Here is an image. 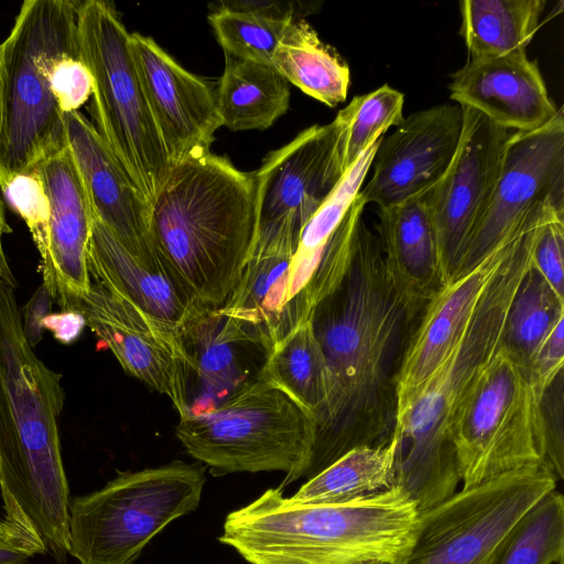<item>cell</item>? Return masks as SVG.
Wrapping results in <instances>:
<instances>
[{
	"mask_svg": "<svg viewBox=\"0 0 564 564\" xmlns=\"http://www.w3.org/2000/svg\"><path fill=\"white\" fill-rule=\"evenodd\" d=\"M316 419L278 387L258 377L213 410L180 417L175 434L213 476L280 470L283 489L312 462Z\"/></svg>",
	"mask_w": 564,
	"mask_h": 564,
	"instance_id": "obj_7",
	"label": "cell"
},
{
	"mask_svg": "<svg viewBox=\"0 0 564 564\" xmlns=\"http://www.w3.org/2000/svg\"><path fill=\"white\" fill-rule=\"evenodd\" d=\"M224 55L216 84L221 124L232 131L268 129L289 109V83L272 64Z\"/></svg>",
	"mask_w": 564,
	"mask_h": 564,
	"instance_id": "obj_26",
	"label": "cell"
},
{
	"mask_svg": "<svg viewBox=\"0 0 564 564\" xmlns=\"http://www.w3.org/2000/svg\"><path fill=\"white\" fill-rule=\"evenodd\" d=\"M205 482L200 464L182 460L120 473L70 501L68 554L79 564H132L152 538L198 507Z\"/></svg>",
	"mask_w": 564,
	"mask_h": 564,
	"instance_id": "obj_9",
	"label": "cell"
},
{
	"mask_svg": "<svg viewBox=\"0 0 564 564\" xmlns=\"http://www.w3.org/2000/svg\"><path fill=\"white\" fill-rule=\"evenodd\" d=\"M558 564H563V561H561Z\"/></svg>",
	"mask_w": 564,
	"mask_h": 564,
	"instance_id": "obj_47",
	"label": "cell"
},
{
	"mask_svg": "<svg viewBox=\"0 0 564 564\" xmlns=\"http://www.w3.org/2000/svg\"><path fill=\"white\" fill-rule=\"evenodd\" d=\"M72 0H26L0 44L3 113L0 188L67 147L63 112L52 88L56 63L77 53V10Z\"/></svg>",
	"mask_w": 564,
	"mask_h": 564,
	"instance_id": "obj_6",
	"label": "cell"
},
{
	"mask_svg": "<svg viewBox=\"0 0 564 564\" xmlns=\"http://www.w3.org/2000/svg\"><path fill=\"white\" fill-rule=\"evenodd\" d=\"M207 19L224 53L272 64L273 54L295 15L292 8H280L276 3L224 4Z\"/></svg>",
	"mask_w": 564,
	"mask_h": 564,
	"instance_id": "obj_33",
	"label": "cell"
},
{
	"mask_svg": "<svg viewBox=\"0 0 564 564\" xmlns=\"http://www.w3.org/2000/svg\"><path fill=\"white\" fill-rule=\"evenodd\" d=\"M414 322L387 279L378 237L362 219L346 278L313 316L328 398L306 479L355 447L389 442L397 375Z\"/></svg>",
	"mask_w": 564,
	"mask_h": 564,
	"instance_id": "obj_1",
	"label": "cell"
},
{
	"mask_svg": "<svg viewBox=\"0 0 564 564\" xmlns=\"http://www.w3.org/2000/svg\"><path fill=\"white\" fill-rule=\"evenodd\" d=\"M382 138L376 140L345 172L302 228L290 265L286 311L301 313L305 310L321 254L359 194Z\"/></svg>",
	"mask_w": 564,
	"mask_h": 564,
	"instance_id": "obj_27",
	"label": "cell"
},
{
	"mask_svg": "<svg viewBox=\"0 0 564 564\" xmlns=\"http://www.w3.org/2000/svg\"><path fill=\"white\" fill-rule=\"evenodd\" d=\"M63 122L94 217L134 257L165 267L152 240L150 206L95 124L79 111L63 113Z\"/></svg>",
	"mask_w": 564,
	"mask_h": 564,
	"instance_id": "obj_19",
	"label": "cell"
},
{
	"mask_svg": "<svg viewBox=\"0 0 564 564\" xmlns=\"http://www.w3.org/2000/svg\"><path fill=\"white\" fill-rule=\"evenodd\" d=\"M134 65L173 163L207 152L221 127L216 85L181 66L152 37L130 33Z\"/></svg>",
	"mask_w": 564,
	"mask_h": 564,
	"instance_id": "obj_16",
	"label": "cell"
},
{
	"mask_svg": "<svg viewBox=\"0 0 564 564\" xmlns=\"http://www.w3.org/2000/svg\"><path fill=\"white\" fill-rule=\"evenodd\" d=\"M536 239L506 258L487 285L463 337L393 426L392 487L425 511L455 494L460 473L452 441L457 410L474 380L494 356L513 293L532 262Z\"/></svg>",
	"mask_w": 564,
	"mask_h": 564,
	"instance_id": "obj_5",
	"label": "cell"
},
{
	"mask_svg": "<svg viewBox=\"0 0 564 564\" xmlns=\"http://www.w3.org/2000/svg\"><path fill=\"white\" fill-rule=\"evenodd\" d=\"M35 554L36 550L20 538L0 540V564H23Z\"/></svg>",
	"mask_w": 564,
	"mask_h": 564,
	"instance_id": "obj_42",
	"label": "cell"
},
{
	"mask_svg": "<svg viewBox=\"0 0 564 564\" xmlns=\"http://www.w3.org/2000/svg\"><path fill=\"white\" fill-rule=\"evenodd\" d=\"M545 0H464L463 36L470 59L527 51L540 26Z\"/></svg>",
	"mask_w": 564,
	"mask_h": 564,
	"instance_id": "obj_30",
	"label": "cell"
},
{
	"mask_svg": "<svg viewBox=\"0 0 564 564\" xmlns=\"http://www.w3.org/2000/svg\"><path fill=\"white\" fill-rule=\"evenodd\" d=\"M76 311L127 373L166 395L180 417L188 414L192 362L180 328L149 315L94 280Z\"/></svg>",
	"mask_w": 564,
	"mask_h": 564,
	"instance_id": "obj_14",
	"label": "cell"
},
{
	"mask_svg": "<svg viewBox=\"0 0 564 564\" xmlns=\"http://www.w3.org/2000/svg\"><path fill=\"white\" fill-rule=\"evenodd\" d=\"M1 189L10 206L25 221L39 253H42L46 242L50 205L36 167L14 175Z\"/></svg>",
	"mask_w": 564,
	"mask_h": 564,
	"instance_id": "obj_36",
	"label": "cell"
},
{
	"mask_svg": "<svg viewBox=\"0 0 564 564\" xmlns=\"http://www.w3.org/2000/svg\"><path fill=\"white\" fill-rule=\"evenodd\" d=\"M192 362L188 414L218 406L258 379L269 347L219 308L200 307L181 327Z\"/></svg>",
	"mask_w": 564,
	"mask_h": 564,
	"instance_id": "obj_20",
	"label": "cell"
},
{
	"mask_svg": "<svg viewBox=\"0 0 564 564\" xmlns=\"http://www.w3.org/2000/svg\"><path fill=\"white\" fill-rule=\"evenodd\" d=\"M52 88L63 113L78 111L93 95V78L78 56H67L54 66Z\"/></svg>",
	"mask_w": 564,
	"mask_h": 564,
	"instance_id": "obj_38",
	"label": "cell"
},
{
	"mask_svg": "<svg viewBox=\"0 0 564 564\" xmlns=\"http://www.w3.org/2000/svg\"><path fill=\"white\" fill-rule=\"evenodd\" d=\"M543 398L529 372L499 344L462 401L452 441L463 488L544 465Z\"/></svg>",
	"mask_w": 564,
	"mask_h": 564,
	"instance_id": "obj_10",
	"label": "cell"
},
{
	"mask_svg": "<svg viewBox=\"0 0 564 564\" xmlns=\"http://www.w3.org/2000/svg\"><path fill=\"white\" fill-rule=\"evenodd\" d=\"M562 319L564 297L531 262L509 304L500 346L529 372L539 348Z\"/></svg>",
	"mask_w": 564,
	"mask_h": 564,
	"instance_id": "obj_32",
	"label": "cell"
},
{
	"mask_svg": "<svg viewBox=\"0 0 564 564\" xmlns=\"http://www.w3.org/2000/svg\"><path fill=\"white\" fill-rule=\"evenodd\" d=\"M419 514L398 487L333 505L299 503L271 488L230 512L218 540L250 564H400Z\"/></svg>",
	"mask_w": 564,
	"mask_h": 564,
	"instance_id": "obj_4",
	"label": "cell"
},
{
	"mask_svg": "<svg viewBox=\"0 0 564 564\" xmlns=\"http://www.w3.org/2000/svg\"><path fill=\"white\" fill-rule=\"evenodd\" d=\"M53 297L42 283L24 306L23 332L29 345L34 348L42 339L44 322L52 313Z\"/></svg>",
	"mask_w": 564,
	"mask_h": 564,
	"instance_id": "obj_40",
	"label": "cell"
},
{
	"mask_svg": "<svg viewBox=\"0 0 564 564\" xmlns=\"http://www.w3.org/2000/svg\"><path fill=\"white\" fill-rule=\"evenodd\" d=\"M256 172L210 151L172 164L150 207L155 250L196 303L221 307L237 286L259 224Z\"/></svg>",
	"mask_w": 564,
	"mask_h": 564,
	"instance_id": "obj_3",
	"label": "cell"
},
{
	"mask_svg": "<svg viewBox=\"0 0 564 564\" xmlns=\"http://www.w3.org/2000/svg\"><path fill=\"white\" fill-rule=\"evenodd\" d=\"M301 229L291 217L258 226L241 278L219 310L257 333L269 349L284 335L289 273Z\"/></svg>",
	"mask_w": 564,
	"mask_h": 564,
	"instance_id": "obj_24",
	"label": "cell"
},
{
	"mask_svg": "<svg viewBox=\"0 0 564 564\" xmlns=\"http://www.w3.org/2000/svg\"><path fill=\"white\" fill-rule=\"evenodd\" d=\"M12 229L7 223L4 215V206L0 198V279L8 282L14 289L18 286V281L15 280L10 265L8 263L7 257L3 250V236L11 232Z\"/></svg>",
	"mask_w": 564,
	"mask_h": 564,
	"instance_id": "obj_43",
	"label": "cell"
},
{
	"mask_svg": "<svg viewBox=\"0 0 564 564\" xmlns=\"http://www.w3.org/2000/svg\"><path fill=\"white\" fill-rule=\"evenodd\" d=\"M77 53L93 78L95 127L151 207L172 162L134 65L130 33L110 3L80 2Z\"/></svg>",
	"mask_w": 564,
	"mask_h": 564,
	"instance_id": "obj_8",
	"label": "cell"
},
{
	"mask_svg": "<svg viewBox=\"0 0 564 564\" xmlns=\"http://www.w3.org/2000/svg\"><path fill=\"white\" fill-rule=\"evenodd\" d=\"M530 238L499 249L466 274L445 284L427 302L406 341L398 370L395 421L410 409L429 380L455 349L470 324L487 285L506 258Z\"/></svg>",
	"mask_w": 564,
	"mask_h": 564,
	"instance_id": "obj_18",
	"label": "cell"
},
{
	"mask_svg": "<svg viewBox=\"0 0 564 564\" xmlns=\"http://www.w3.org/2000/svg\"><path fill=\"white\" fill-rule=\"evenodd\" d=\"M393 447H355L321 470L290 497L304 505L343 503L392 487Z\"/></svg>",
	"mask_w": 564,
	"mask_h": 564,
	"instance_id": "obj_31",
	"label": "cell"
},
{
	"mask_svg": "<svg viewBox=\"0 0 564 564\" xmlns=\"http://www.w3.org/2000/svg\"><path fill=\"white\" fill-rule=\"evenodd\" d=\"M364 564H399V563H392V562H387V561H371V562H367Z\"/></svg>",
	"mask_w": 564,
	"mask_h": 564,
	"instance_id": "obj_46",
	"label": "cell"
},
{
	"mask_svg": "<svg viewBox=\"0 0 564 564\" xmlns=\"http://www.w3.org/2000/svg\"><path fill=\"white\" fill-rule=\"evenodd\" d=\"M378 212L387 279L409 318L416 321L444 286L429 192Z\"/></svg>",
	"mask_w": 564,
	"mask_h": 564,
	"instance_id": "obj_23",
	"label": "cell"
},
{
	"mask_svg": "<svg viewBox=\"0 0 564 564\" xmlns=\"http://www.w3.org/2000/svg\"><path fill=\"white\" fill-rule=\"evenodd\" d=\"M85 326V319L77 311L52 312L44 322V329L63 344L75 341Z\"/></svg>",
	"mask_w": 564,
	"mask_h": 564,
	"instance_id": "obj_41",
	"label": "cell"
},
{
	"mask_svg": "<svg viewBox=\"0 0 564 564\" xmlns=\"http://www.w3.org/2000/svg\"><path fill=\"white\" fill-rule=\"evenodd\" d=\"M563 250L564 208H558L551 213L539 234L532 253V265L564 297Z\"/></svg>",
	"mask_w": 564,
	"mask_h": 564,
	"instance_id": "obj_37",
	"label": "cell"
},
{
	"mask_svg": "<svg viewBox=\"0 0 564 564\" xmlns=\"http://www.w3.org/2000/svg\"><path fill=\"white\" fill-rule=\"evenodd\" d=\"M272 65L288 83L330 108L346 100L350 84L347 63L304 19H295L288 28Z\"/></svg>",
	"mask_w": 564,
	"mask_h": 564,
	"instance_id": "obj_28",
	"label": "cell"
},
{
	"mask_svg": "<svg viewBox=\"0 0 564 564\" xmlns=\"http://www.w3.org/2000/svg\"><path fill=\"white\" fill-rule=\"evenodd\" d=\"M404 96L383 85L373 91L355 96L332 121L337 170L345 172L364 152L392 127L403 120Z\"/></svg>",
	"mask_w": 564,
	"mask_h": 564,
	"instance_id": "obj_34",
	"label": "cell"
},
{
	"mask_svg": "<svg viewBox=\"0 0 564 564\" xmlns=\"http://www.w3.org/2000/svg\"><path fill=\"white\" fill-rule=\"evenodd\" d=\"M464 124L455 156L429 191L444 285L454 280L466 247L498 181L510 131L462 107Z\"/></svg>",
	"mask_w": 564,
	"mask_h": 564,
	"instance_id": "obj_13",
	"label": "cell"
},
{
	"mask_svg": "<svg viewBox=\"0 0 564 564\" xmlns=\"http://www.w3.org/2000/svg\"><path fill=\"white\" fill-rule=\"evenodd\" d=\"M451 99L495 124L532 131L550 122L558 109L550 98L538 64L527 51L470 59L452 75Z\"/></svg>",
	"mask_w": 564,
	"mask_h": 564,
	"instance_id": "obj_22",
	"label": "cell"
},
{
	"mask_svg": "<svg viewBox=\"0 0 564 564\" xmlns=\"http://www.w3.org/2000/svg\"><path fill=\"white\" fill-rule=\"evenodd\" d=\"M2 113H3V70L0 61V134L2 128Z\"/></svg>",
	"mask_w": 564,
	"mask_h": 564,
	"instance_id": "obj_45",
	"label": "cell"
},
{
	"mask_svg": "<svg viewBox=\"0 0 564 564\" xmlns=\"http://www.w3.org/2000/svg\"><path fill=\"white\" fill-rule=\"evenodd\" d=\"M62 375L33 351L14 288L0 279V489L9 523L40 554L65 562L69 487L59 417Z\"/></svg>",
	"mask_w": 564,
	"mask_h": 564,
	"instance_id": "obj_2",
	"label": "cell"
},
{
	"mask_svg": "<svg viewBox=\"0 0 564 564\" xmlns=\"http://www.w3.org/2000/svg\"><path fill=\"white\" fill-rule=\"evenodd\" d=\"M563 551L564 498L555 488L514 523L487 564L560 563Z\"/></svg>",
	"mask_w": 564,
	"mask_h": 564,
	"instance_id": "obj_35",
	"label": "cell"
},
{
	"mask_svg": "<svg viewBox=\"0 0 564 564\" xmlns=\"http://www.w3.org/2000/svg\"><path fill=\"white\" fill-rule=\"evenodd\" d=\"M259 378L285 392L318 423L328 398V370L313 317L272 345Z\"/></svg>",
	"mask_w": 564,
	"mask_h": 564,
	"instance_id": "obj_29",
	"label": "cell"
},
{
	"mask_svg": "<svg viewBox=\"0 0 564 564\" xmlns=\"http://www.w3.org/2000/svg\"><path fill=\"white\" fill-rule=\"evenodd\" d=\"M463 124L459 105L443 104L403 118L377 148L371 178L359 192L365 204L387 207L429 192L451 165Z\"/></svg>",
	"mask_w": 564,
	"mask_h": 564,
	"instance_id": "obj_15",
	"label": "cell"
},
{
	"mask_svg": "<svg viewBox=\"0 0 564 564\" xmlns=\"http://www.w3.org/2000/svg\"><path fill=\"white\" fill-rule=\"evenodd\" d=\"M88 265L94 281L174 327L203 307L166 267L134 257L94 215Z\"/></svg>",
	"mask_w": 564,
	"mask_h": 564,
	"instance_id": "obj_25",
	"label": "cell"
},
{
	"mask_svg": "<svg viewBox=\"0 0 564 564\" xmlns=\"http://www.w3.org/2000/svg\"><path fill=\"white\" fill-rule=\"evenodd\" d=\"M564 361V319L560 321L539 348L529 377L534 389L544 395L562 373Z\"/></svg>",
	"mask_w": 564,
	"mask_h": 564,
	"instance_id": "obj_39",
	"label": "cell"
},
{
	"mask_svg": "<svg viewBox=\"0 0 564 564\" xmlns=\"http://www.w3.org/2000/svg\"><path fill=\"white\" fill-rule=\"evenodd\" d=\"M14 538H20V539L24 540L9 523L0 520V540H8V539H14Z\"/></svg>",
	"mask_w": 564,
	"mask_h": 564,
	"instance_id": "obj_44",
	"label": "cell"
},
{
	"mask_svg": "<svg viewBox=\"0 0 564 564\" xmlns=\"http://www.w3.org/2000/svg\"><path fill=\"white\" fill-rule=\"evenodd\" d=\"M556 481L546 466L535 465L462 488L420 512L400 564H487L514 523Z\"/></svg>",
	"mask_w": 564,
	"mask_h": 564,
	"instance_id": "obj_12",
	"label": "cell"
},
{
	"mask_svg": "<svg viewBox=\"0 0 564 564\" xmlns=\"http://www.w3.org/2000/svg\"><path fill=\"white\" fill-rule=\"evenodd\" d=\"M36 170L50 205L46 242L40 253L43 284L61 311H76L93 281L88 265L91 207L68 147L43 160Z\"/></svg>",
	"mask_w": 564,
	"mask_h": 564,
	"instance_id": "obj_17",
	"label": "cell"
},
{
	"mask_svg": "<svg viewBox=\"0 0 564 564\" xmlns=\"http://www.w3.org/2000/svg\"><path fill=\"white\" fill-rule=\"evenodd\" d=\"M334 143L332 122L316 124L263 159L254 171L258 226L291 217L302 230L341 177L335 163Z\"/></svg>",
	"mask_w": 564,
	"mask_h": 564,
	"instance_id": "obj_21",
	"label": "cell"
},
{
	"mask_svg": "<svg viewBox=\"0 0 564 564\" xmlns=\"http://www.w3.org/2000/svg\"><path fill=\"white\" fill-rule=\"evenodd\" d=\"M558 208H564L562 107L539 129L510 132L498 181L454 280L499 249L538 234Z\"/></svg>",
	"mask_w": 564,
	"mask_h": 564,
	"instance_id": "obj_11",
	"label": "cell"
}]
</instances>
